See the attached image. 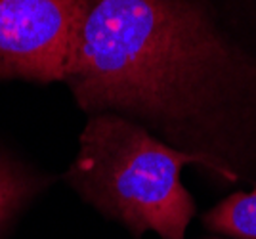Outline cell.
<instances>
[{
  "instance_id": "obj_5",
  "label": "cell",
  "mask_w": 256,
  "mask_h": 239,
  "mask_svg": "<svg viewBox=\"0 0 256 239\" xmlns=\"http://www.w3.org/2000/svg\"><path fill=\"white\" fill-rule=\"evenodd\" d=\"M42 184L40 178L25 172L0 155V230L27 199H31L42 188Z\"/></svg>"
},
{
  "instance_id": "obj_3",
  "label": "cell",
  "mask_w": 256,
  "mask_h": 239,
  "mask_svg": "<svg viewBox=\"0 0 256 239\" xmlns=\"http://www.w3.org/2000/svg\"><path fill=\"white\" fill-rule=\"evenodd\" d=\"M88 0H0V80H65Z\"/></svg>"
},
{
  "instance_id": "obj_4",
  "label": "cell",
  "mask_w": 256,
  "mask_h": 239,
  "mask_svg": "<svg viewBox=\"0 0 256 239\" xmlns=\"http://www.w3.org/2000/svg\"><path fill=\"white\" fill-rule=\"evenodd\" d=\"M203 224L220 236L256 239V190L239 192L224 199L204 214Z\"/></svg>"
},
{
  "instance_id": "obj_1",
  "label": "cell",
  "mask_w": 256,
  "mask_h": 239,
  "mask_svg": "<svg viewBox=\"0 0 256 239\" xmlns=\"http://www.w3.org/2000/svg\"><path fill=\"white\" fill-rule=\"evenodd\" d=\"M228 62L192 0H88L65 80L84 111L180 126L203 111Z\"/></svg>"
},
{
  "instance_id": "obj_2",
  "label": "cell",
  "mask_w": 256,
  "mask_h": 239,
  "mask_svg": "<svg viewBox=\"0 0 256 239\" xmlns=\"http://www.w3.org/2000/svg\"><path fill=\"white\" fill-rule=\"evenodd\" d=\"M186 164L235 180L228 163L212 153L180 152L118 113H98L80 134L67 178L84 199L136 236L155 232L162 239H184L195 212L180 182Z\"/></svg>"
}]
</instances>
